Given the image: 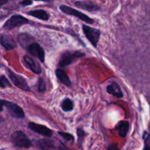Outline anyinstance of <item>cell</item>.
Returning a JSON list of instances; mask_svg holds the SVG:
<instances>
[{
  "label": "cell",
  "instance_id": "6da1fadb",
  "mask_svg": "<svg viewBox=\"0 0 150 150\" xmlns=\"http://www.w3.org/2000/svg\"><path fill=\"white\" fill-rule=\"evenodd\" d=\"M84 53L81 52L79 51H65L62 54L60 59L59 61L58 66L59 67H64L70 65L72 63L74 62L79 59L84 57Z\"/></svg>",
  "mask_w": 150,
  "mask_h": 150
},
{
  "label": "cell",
  "instance_id": "7a4b0ae2",
  "mask_svg": "<svg viewBox=\"0 0 150 150\" xmlns=\"http://www.w3.org/2000/svg\"><path fill=\"white\" fill-rule=\"evenodd\" d=\"M11 142H13L15 146H18V147L29 148L32 145L30 139L23 132L21 131V130L14 132L12 134Z\"/></svg>",
  "mask_w": 150,
  "mask_h": 150
},
{
  "label": "cell",
  "instance_id": "3957f363",
  "mask_svg": "<svg viewBox=\"0 0 150 150\" xmlns=\"http://www.w3.org/2000/svg\"><path fill=\"white\" fill-rule=\"evenodd\" d=\"M82 28H83V33H84L85 36L87 38L88 40L90 42V43L95 48H96L98 42H99L100 38V31L99 29L90 27V26L85 24H83L82 26Z\"/></svg>",
  "mask_w": 150,
  "mask_h": 150
},
{
  "label": "cell",
  "instance_id": "277c9868",
  "mask_svg": "<svg viewBox=\"0 0 150 150\" xmlns=\"http://www.w3.org/2000/svg\"><path fill=\"white\" fill-rule=\"evenodd\" d=\"M59 9L62 12H63V13H65V14L75 16V17L78 18H79L80 20L83 21H84L85 23H86L92 24V23H93L94 22H95L94 21L93 19H92L91 18H89V16H86V15H85L84 13H81V12L76 10V9L72 8V7H68V6H67V5H61L59 7Z\"/></svg>",
  "mask_w": 150,
  "mask_h": 150
},
{
  "label": "cell",
  "instance_id": "5b68a950",
  "mask_svg": "<svg viewBox=\"0 0 150 150\" xmlns=\"http://www.w3.org/2000/svg\"><path fill=\"white\" fill-rule=\"evenodd\" d=\"M7 73L9 78L10 79V80L12 81V82H13L17 87L20 88L22 90L26 91V92H29V91L31 90L29 84H28V83L26 82V80L23 77V76L16 74L14 72L10 70V69H7Z\"/></svg>",
  "mask_w": 150,
  "mask_h": 150
},
{
  "label": "cell",
  "instance_id": "8992f818",
  "mask_svg": "<svg viewBox=\"0 0 150 150\" xmlns=\"http://www.w3.org/2000/svg\"><path fill=\"white\" fill-rule=\"evenodd\" d=\"M29 20L26 18L21 16V15H14L11 16L7 21L4 23L3 27L5 29H13L18 26L29 23Z\"/></svg>",
  "mask_w": 150,
  "mask_h": 150
},
{
  "label": "cell",
  "instance_id": "52a82bcc",
  "mask_svg": "<svg viewBox=\"0 0 150 150\" xmlns=\"http://www.w3.org/2000/svg\"><path fill=\"white\" fill-rule=\"evenodd\" d=\"M4 107H6V108L7 110V112L13 118L23 119L25 117L24 111L17 104L6 100Z\"/></svg>",
  "mask_w": 150,
  "mask_h": 150
},
{
  "label": "cell",
  "instance_id": "ba28073f",
  "mask_svg": "<svg viewBox=\"0 0 150 150\" xmlns=\"http://www.w3.org/2000/svg\"><path fill=\"white\" fill-rule=\"evenodd\" d=\"M26 49L29 51V54H32L33 57L38 58L42 62H44V61H45V51L40 44H38V42H32L26 47Z\"/></svg>",
  "mask_w": 150,
  "mask_h": 150
},
{
  "label": "cell",
  "instance_id": "9c48e42d",
  "mask_svg": "<svg viewBox=\"0 0 150 150\" xmlns=\"http://www.w3.org/2000/svg\"><path fill=\"white\" fill-rule=\"evenodd\" d=\"M28 128L35 133L40 134L45 137H51L53 135V131L50 130L48 127L42 125L37 124L35 122H30L28 125Z\"/></svg>",
  "mask_w": 150,
  "mask_h": 150
},
{
  "label": "cell",
  "instance_id": "30bf717a",
  "mask_svg": "<svg viewBox=\"0 0 150 150\" xmlns=\"http://www.w3.org/2000/svg\"><path fill=\"white\" fill-rule=\"evenodd\" d=\"M23 61L24 65L28 69H29L31 71L33 72L35 74H41V73H42V68H41L40 65L38 62H36L33 59L31 58L29 56L25 55L23 58Z\"/></svg>",
  "mask_w": 150,
  "mask_h": 150
},
{
  "label": "cell",
  "instance_id": "8fae6325",
  "mask_svg": "<svg viewBox=\"0 0 150 150\" xmlns=\"http://www.w3.org/2000/svg\"><path fill=\"white\" fill-rule=\"evenodd\" d=\"M0 43L6 50H11L17 46L16 40L10 35H1L0 36Z\"/></svg>",
  "mask_w": 150,
  "mask_h": 150
},
{
  "label": "cell",
  "instance_id": "7c38bea8",
  "mask_svg": "<svg viewBox=\"0 0 150 150\" xmlns=\"http://www.w3.org/2000/svg\"><path fill=\"white\" fill-rule=\"evenodd\" d=\"M106 91L108 94L112 95L117 98H122L123 97L122 92L120 85L117 82H112L107 86Z\"/></svg>",
  "mask_w": 150,
  "mask_h": 150
},
{
  "label": "cell",
  "instance_id": "4fadbf2b",
  "mask_svg": "<svg viewBox=\"0 0 150 150\" xmlns=\"http://www.w3.org/2000/svg\"><path fill=\"white\" fill-rule=\"evenodd\" d=\"M75 5L79 8L82 9V10H86L89 12H93V11H98L100 10L99 6L97 4H94L92 2H86V1H77L75 2Z\"/></svg>",
  "mask_w": 150,
  "mask_h": 150
},
{
  "label": "cell",
  "instance_id": "5bb4252c",
  "mask_svg": "<svg viewBox=\"0 0 150 150\" xmlns=\"http://www.w3.org/2000/svg\"><path fill=\"white\" fill-rule=\"evenodd\" d=\"M56 76L58 79V80L61 83H62L63 84L67 86H71L72 83L71 81H70V78L68 77V76L67 75V73H65L64 70L62 69L58 68L56 70Z\"/></svg>",
  "mask_w": 150,
  "mask_h": 150
},
{
  "label": "cell",
  "instance_id": "9a60e30c",
  "mask_svg": "<svg viewBox=\"0 0 150 150\" xmlns=\"http://www.w3.org/2000/svg\"><path fill=\"white\" fill-rule=\"evenodd\" d=\"M36 144L41 150H51L55 147L54 142L49 139H40L37 142Z\"/></svg>",
  "mask_w": 150,
  "mask_h": 150
},
{
  "label": "cell",
  "instance_id": "2e32d148",
  "mask_svg": "<svg viewBox=\"0 0 150 150\" xmlns=\"http://www.w3.org/2000/svg\"><path fill=\"white\" fill-rule=\"evenodd\" d=\"M129 127H130V125H129L128 122L126 121H121L118 123L117 126H116V129L118 130L119 136H121V137L125 138L126 137L127 134V132L129 130Z\"/></svg>",
  "mask_w": 150,
  "mask_h": 150
},
{
  "label": "cell",
  "instance_id": "e0dca14e",
  "mask_svg": "<svg viewBox=\"0 0 150 150\" xmlns=\"http://www.w3.org/2000/svg\"><path fill=\"white\" fill-rule=\"evenodd\" d=\"M28 15L42 21H48L49 18V16L47 13V12L43 10H32V11H29L28 13Z\"/></svg>",
  "mask_w": 150,
  "mask_h": 150
},
{
  "label": "cell",
  "instance_id": "ac0fdd59",
  "mask_svg": "<svg viewBox=\"0 0 150 150\" xmlns=\"http://www.w3.org/2000/svg\"><path fill=\"white\" fill-rule=\"evenodd\" d=\"M73 108H74V105H73V101L69 98H65L62 103V109L65 112L72 111Z\"/></svg>",
  "mask_w": 150,
  "mask_h": 150
},
{
  "label": "cell",
  "instance_id": "d6986e66",
  "mask_svg": "<svg viewBox=\"0 0 150 150\" xmlns=\"http://www.w3.org/2000/svg\"><path fill=\"white\" fill-rule=\"evenodd\" d=\"M77 134H78V138H79V146H81L82 145V143H83V139H84V137L86 136V133L82 128H78Z\"/></svg>",
  "mask_w": 150,
  "mask_h": 150
},
{
  "label": "cell",
  "instance_id": "ffe728a7",
  "mask_svg": "<svg viewBox=\"0 0 150 150\" xmlns=\"http://www.w3.org/2000/svg\"><path fill=\"white\" fill-rule=\"evenodd\" d=\"M59 135L63 138L64 140L67 142H73L74 141V136L69 133H65V132H59Z\"/></svg>",
  "mask_w": 150,
  "mask_h": 150
},
{
  "label": "cell",
  "instance_id": "44dd1931",
  "mask_svg": "<svg viewBox=\"0 0 150 150\" xmlns=\"http://www.w3.org/2000/svg\"><path fill=\"white\" fill-rule=\"evenodd\" d=\"M10 83L8 79L4 76H0V88H6L7 86H10Z\"/></svg>",
  "mask_w": 150,
  "mask_h": 150
},
{
  "label": "cell",
  "instance_id": "7402d4cb",
  "mask_svg": "<svg viewBox=\"0 0 150 150\" xmlns=\"http://www.w3.org/2000/svg\"><path fill=\"white\" fill-rule=\"evenodd\" d=\"M38 90L40 92H45L46 90V85H45V81L42 78H40L38 80Z\"/></svg>",
  "mask_w": 150,
  "mask_h": 150
},
{
  "label": "cell",
  "instance_id": "603a6c76",
  "mask_svg": "<svg viewBox=\"0 0 150 150\" xmlns=\"http://www.w3.org/2000/svg\"><path fill=\"white\" fill-rule=\"evenodd\" d=\"M32 3H33V1H32V0H23L21 2H20V4H21L23 7H26V6L32 4Z\"/></svg>",
  "mask_w": 150,
  "mask_h": 150
},
{
  "label": "cell",
  "instance_id": "cb8c5ba5",
  "mask_svg": "<svg viewBox=\"0 0 150 150\" xmlns=\"http://www.w3.org/2000/svg\"><path fill=\"white\" fill-rule=\"evenodd\" d=\"M107 150H120V149H119V146L117 144H112L108 146Z\"/></svg>",
  "mask_w": 150,
  "mask_h": 150
},
{
  "label": "cell",
  "instance_id": "d4e9b609",
  "mask_svg": "<svg viewBox=\"0 0 150 150\" xmlns=\"http://www.w3.org/2000/svg\"><path fill=\"white\" fill-rule=\"evenodd\" d=\"M5 103H6V100L0 99V112H1V111H3V108L4 107Z\"/></svg>",
  "mask_w": 150,
  "mask_h": 150
},
{
  "label": "cell",
  "instance_id": "484cf974",
  "mask_svg": "<svg viewBox=\"0 0 150 150\" xmlns=\"http://www.w3.org/2000/svg\"><path fill=\"white\" fill-rule=\"evenodd\" d=\"M8 1L9 0H0V7H2L3 5H4L6 3H7Z\"/></svg>",
  "mask_w": 150,
  "mask_h": 150
},
{
  "label": "cell",
  "instance_id": "4316f807",
  "mask_svg": "<svg viewBox=\"0 0 150 150\" xmlns=\"http://www.w3.org/2000/svg\"><path fill=\"white\" fill-rule=\"evenodd\" d=\"M143 150H150V146H146L144 147V149Z\"/></svg>",
  "mask_w": 150,
  "mask_h": 150
},
{
  "label": "cell",
  "instance_id": "83f0119b",
  "mask_svg": "<svg viewBox=\"0 0 150 150\" xmlns=\"http://www.w3.org/2000/svg\"><path fill=\"white\" fill-rule=\"evenodd\" d=\"M35 1H50V0H35Z\"/></svg>",
  "mask_w": 150,
  "mask_h": 150
},
{
  "label": "cell",
  "instance_id": "f1b7e54d",
  "mask_svg": "<svg viewBox=\"0 0 150 150\" xmlns=\"http://www.w3.org/2000/svg\"><path fill=\"white\" fill-rule=\"evenodd\" d=\"M59 150H65V149H63V148H60V149H59Z\"/></svg>",
  "mask_w": 150,
  "mask_h": 150
},
{
  "label": "cell",
  "instance_id": "f546056e",
  "mask_svg": "<svg viewBox=\"0 0 150 150\" xmlns=\"http://www.w3.org/2000/svg\"><path fill=\"white\" fill-rule=\"evenodd\" d=\"M0 123H1V119H0Z\"/></svg>",
  "mask_w": 150,
  "mask_h": 150
},
{
  "label": "cell",
  "instance_id": "4dcf8cb0",
  "mask_svg": "<svg viewBox=\"0 0 150 150\" xmlns=\"http://www.w3.org/2000/svg\"><path fill=\"white\" fill-rule=\"evenodd\" d=\"M0 67H1V64H0Z\"/></svg>",
  "mask_w": 150,
  "mask_h": 150
}]
</instances>
